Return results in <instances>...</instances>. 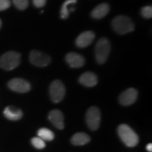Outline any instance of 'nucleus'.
I'll return each instance as SVG.
<instances>
[{"instance_id": "nucleus-1", "label": "nucleus", "mask_w": 152, "mask_h": 152, "mask_svg": "<svg viewBox=\"0 0 152 152\" xmlns=\"http://www.w3.org/2000/svg\"><path fill=\"white\" fill-rule=\"evenodd\" d=\"M111 26L114 31L121 35L131 33L134 29V24L130 18L125 16H118L112 20Z\"/></svg>"}, {"instance_id": "nucleus-2", "label": "nucleus", "mask_w": 152, "mask_h": 152, "mask_svg": "<svg viewBox=\"0 0 152 152\" xmlns=\"http://www.w3.org/2000/svg\"><path fill=\"white\" fill-rule=\"evenodd\" d=\"M118 133L121 140L127 147H134L137 145L139 142L138 135L128 125H120L118 128Z\"/></svg>"}, {"instance_id": "nucleus-3", "label": "nucleus", "mask_w": 152, "mask_h": 152, "mask_svg": "<svg viewBox=\"0 0 152 152\" xmlns=\"http://www.w3.org/2000/svg\"><path fill=\"white\" fill-rule=\"evenodd\" d=\"M20 64V54L19 53L10 51L0 57V68L5 71H12L18 67Z\"/></svg>"}, {"instance_id": "nucleus-4", "label": "nucleus", "mask_w": 152, "mask_h": 152, "mask_svg": "<svg viewBox=\"0 0 152 152\" xmlns=\"http://www.w3.org/2000/svg\"><path fill=\"white\" fill-rule=\"evenodd\" d=\"M111 52V44L109 39L102 37L95 46V58L98 64H103L108 59Z\"/></svg>"}, {"instance_id": "nucleus-5", "label": "nucleus", "mask_w": 152, "mask_h": 152, "mask_svg": "<svg viewBox=\"0 0 152 152\" xmlns=\"http://www.w3.org/2000/svg\"><path fill=\"white\" fill-rule=\"evenodd\" d=\"M66 94V88L62 82L56 80L53 81L49 87V94L52 102L58 103L62 101Z\"/></svg>"}, {"instance_id": "nucleus-6", "label": "nucleus", "mask_w": 152, "mask_h": 152, "mask_svg": "<svg viewBox=\"0 0 152 152\" xmlns=\"http://www.w3.org/2000/svg\"><path fill=\"white\" fill-rule=\"evenodd\" d=\"M101 113L96 106H92L87 110L86 113V122L87 126L92 130H96L99 128Z\"/></svg>"}, {"instance_id": "nucleus-7", "label": "nucleus", "mask_w": 152, "mask_h": 152, "mask_svg": "<svg viewBox=\"0 0 152 152\" xmlns=\"http://www.w3.org/2000/svg\"><path fill=\"white\" fill-rule=\"evenodd\" d=\"M30 61L37 67H45L52 61L51 57L38 50H33L30 53Z\"/></svg>"}, {"instance_id": "nucleus-8", "label": "nucleus", "mask_w": 152, "mask_h": 152, "mask_svg": "<svg viewBox=\"0 0 152 152\" xmlns=\"http://www.w3.org/2000/svg\"><path fill=\"white\" fill-rule=\"evenodd\" d=\"M9 89L18 93H26L29 92L31 85L27 80L22 78H14L8 83Z\"/></svg>"}, {"instance_id": "nucleus-9", "label": "nucleus", "mask_w": 152, "mask_h": 152, "mask_svg": "<svg viewBox=\"0 0 152 152\" xmlns=\"http://www.w3.org/2000/svg\"><path fill=\"white\" fill-rule=\"evenodd\" d=\"M138 92L134 88H129L125 90L119 96L120 103L123 106H129L134 104L137 99Z\"/></svg>"}, {"instance_id": "nucleus-10", "label": "nucleus", "mask_w": 152, "mask_h": 152, "mask_svg": "<svg viewBox=\"0 0 152 152\" xmlns=\"http://www.w3.org/2000/svg\"><path fill=\"white\" fill-rule=\"evenodd\" d=\"M95 38V34L92 31H85L80 34L76 38L75 45L80 48H85L90 46Z\"/></svg>"}, {"instance_id": "nucleus-11", "label": "nucleus", "mask_w": 152, "mask_h": 152, "mask_svg": "<svg viewBox=\"0 0 152 152\" xmlns=\"http://www.w3.org/2000/svg\"><path fill=\"white\" fill-rule=\"evenodd\" d=\"M66 61L71 68H77L85 65V59L82 55L75 52H70L66 56Z\"/></svg>"}, {"instance_id": "nucleus-12", "label": "nucleus", "mask_w": 152, "mask_h": 152, "mask_svg": "<svg viewBox=\"0 0 152 152\" xmlns=\"http://www.w3.org/2000/svg\"><path fill=\"white\" fill-rule=\"evenodd\" d=\"M49 120L56 128L62 130L64 128V118L62 112L53 110L49 114Z\"/></svg>"}, {"instance_id": "nucleus-13", "label": "nucleus", "mask_w": 152, "mask_h": 152, "mask_svg": "<svg viewBox=\"0 0 152 152\" xmlns=\"http://www.w3.org/2000/svg\"><path fill=\"white\" fill-rule=\"evenodd\" d=\"M80 83L85 87H92L97 84L98 77L96 74L92 72H85L79 78Z\"/></svg>"}, {"instance_id": "nucleus-14", "label": "nucleus", "mask_w": 152, "mask_h": 152, "mask_svg": "<svg viewBox=\"0 0 152 152\" xmlns=\"http://www.w3.org/2000/svg\"><path fill=\"white\" fill-rule=\"evenodd\" d=\"M109 11L110 7L108 4H100L93 9L92 13H91V16L94 19H101L109 14Z\"/></svg>"}, {"instance_id": "nucleus-15", "label": "nucleus", "mask_w": 152, "mask_h": 152, "mask_svg": "<svg viewBox=\"0 0 152 152\" xmlns=\"http://www.w3.org/2000/svg\"><path fill=\"white\" fill-rule=\"evenodd\" d=\"M4 115L11 121H18L23 117V112L15 106H7L4 111Z\"/></svg>"}, {"instance_id": "nucleus-16", "label": "nucleus", "mask_w": 152, "mask_h": 152, "mask_svg": "<svg viewBox=\"0 0 152 152\" xmlns=\"http://www.w3.org/2000/svg\"><path fill=\"white\" fill-rule=\"evenodd\" d=\"M90 137L85 132L76 133L71 138V142L73 145L82 146L90 142Z\"/></svg>"}, {"instance_id": "nucleus-17", "label": "nucleus", "mask_w": 152, "mask_h": 152, "mask_svg": "<svg viewBox=\"0 0 152 152\" xmlns=\"http://www.w3.org/2000/svg\"><path fill=\"white\" fill-rule=\"evenodd\" d=\"M37 135L44 141H52L54 139V132L47 128L39 129L37 132Z\"/></svg>"}, {"instance_id": "nucleus-18", "label": "nucleus", "mask_w": 152, "mask_h": 152, "mask_svg": "<svg viewBox=\"0 0 152 152\" xmlns=\"http://www.w3.org/2000/svg\"><path fill=\"white\" fill-rule=\"evenodd\" d=\"M77 0H66L63 4L61 9V18L62 19H66L69 16V11L68 9V6L73 4L77 2Z\"/></svg>"}, {"instance_id": "nucleus-19", "label": "nucleus", "mask_w": 152, "mask_h": 152, "mask_svg": "<svg viewBox=\"0 0 152 152\" xmlns=\"http://www.w3.org/2000/svg\"><path fill=\"white\" fill-rule=\"evenodd\" d=\"M31 143L34 147L38 149H42L46 147V144H45V141L39 137H33L32 139Z\"/></svg>"}, {"instance_id": "nucleus-20", "label": "nucleus", "mask_w": 152, "mask_h": 152, "mask_svg": "<svg viewBox=\"0 0 152 152\" xmlns=\"http://www.w3.org/2000/svg\"><path fill=\"white\" fill-rule=\"evenodd\" d=\"M13 3L19 10H25L29 5V0H13Z\"/></svg>"}, {"instance_id": "nucleus-21", "label": "nucleus", "mask_w": 152, "mask_h": 152, "mask_svg": "<svg viewBox=\"0 0 152 152\" xmlns=\"http://www.w3.org/2000/svg\"><path fill=\"white\" fill-rule=\"evenodd\" d=\"M142 16L145 18H151L152 17V7L151 6H146L141 10Z\"/></svg>"}, {"instance_id": "nucleus-22", "label": "nucleus", "mask_w": 152, "mask_h": 152, "mask_svg": "<svg viewBox=\"0 0 152 152\" xmlns=\"http://www.w3.org/2000/svg\"><path fill=\"white\" fill-rule=\"evenodd\" d=\"M11 7L10 0H0V11H4Z\"/></svg>"}, {"instance_id": "nucleus-23", "label": "nucleus", "mask_w": 152, "mask_h": 152, "mask_svg": "<svg viewBox=\"0 0 152 152\" xmlns=\"http://www.w3.org/2000/svg\"><path fill=\"white\" fill-rule=\"evenodd\" d=\"M33 4L37 8H42L45 7L47 3V0H33Z\"/></svg>"}, {"instance_id": "nucleus-24", "label": "nucleus", "mask_w": 152, "mask_h": 152, "mask_svg": "<svg viewBox=\"0 0 152 152\" xmlns=\"http://www.w3.org/2000/svg\"><path fill=\"white\" fill-rule=\"evenodd\" d=\"M146 148H147V150L148 151L151 152L152 151V144L151 143L148 144L147 145V147H146Z\"/></svg>"}, {"instance_id": "nucleus-25", "label": "nucleus", "mask_w": 152, "mask_h": 152, "mask_svg": "<svg viewBox=\"0 0 152 152\" xmlns=\"http://www.w3.org/2000/svg\"><path fill=\"white\" fill-rule=\"evenodd\" d=\"M1 26H2V22H1V19H0V29H1Z\"/></svg>"}]
</instances>
